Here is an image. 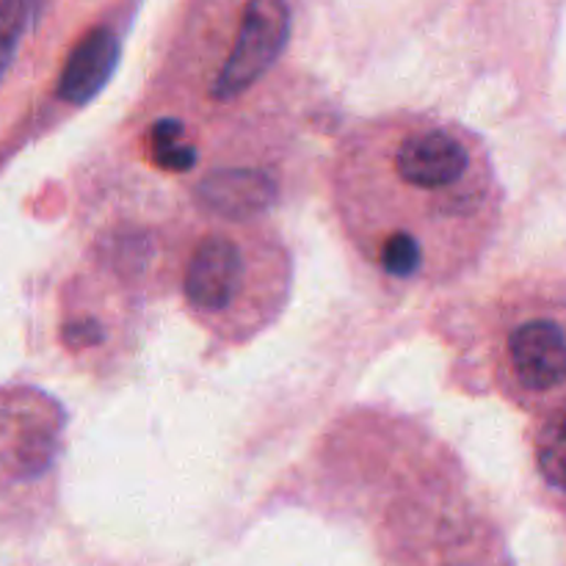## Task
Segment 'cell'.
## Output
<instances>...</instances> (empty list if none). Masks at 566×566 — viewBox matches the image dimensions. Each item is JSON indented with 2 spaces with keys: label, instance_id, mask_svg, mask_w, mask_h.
I'll return each mask as SVG.
<instances>
[{
  "label": "cell",
  "instance_id": "6da1fadb",
  "mask_svg": "<svg viewBox=\"0 0 566 566\" xmlns=\"http://www.w3.org/2000/svg\"><path fill=\"white\" fill-rule=\"evenodd\" d=\"M359 258L385 280L437 285L490 247L501 186L484 142L431 114H390L348 133L332 171Z\"/></svg>",
  "mask_w": 566,
  "mask_h": 566
},
{
  "label": "cell",
  "instance_id": "7a4b0ae2",
  "mask_svg": "<svg viewBox=\"0 0 566 566\" xmlns=\"http://www.w3.org/2000/svg\"><path fill=\"white\" fill-rule=\"evenodd\" d=\"M180 291L205 329L221 340H249L285 307L291 258L280 238L254 221H221L188 249Z\"/></svg>",
  "mask_w": 566,
  "mask_h": 566
},
{
  "label": "cell",
  "instance_id": "3957f363",
  "mask_svg": "<svg viewBox=\"0 0 566 566\" xmlns=\"http://www.w3.org/2000/svg\"><path fill=\"white\" fill-rule=\"evenodd\" d=\"M287 0H241L227 22H202L171 53L166 83L180 108L219 114L265 81L291 42Z\"/></svg>",
  "mask_w": 566,
  "mask_h": 566
},
{
  "label": "cell",
  "instance_id": "277c9868",
  "mask_svg": "<svg viewBox=\"0 0 566 566\" xmlns=\"http://www.w3.org/2000/svg\"><path fill=\"white\" fill-rule=\"evenodd\" d=\"M495 374L503 396L545 415L566 403V302L525 293L506 304L495 329Z\"/></svg>",
  "mask_w": 566,
  "mask_h": 566
},
{
  "label": "cell",
  "instance_id": "5b68a950",
  "mask_svg": "<svg viewBox=\"0 0 566 566\" xmlns=\"http://www.w3.org/2000/svg\"><path fill=\"white\" fill-rule=\"evenodd\" d=\"M64 412L39 390L0 392V434L11 440V470L36 479L53 464Z\"/></svg>",
  "mask_w": 566,
  "mask_h": 566
},
{
  "label": "cell",
  "instance_id": "8992f818",
  "mask_svg": "<svg viewBox=\"0 0 566 566\" xmlns=\"http://www.w3.org/2000/svg\"><path fill=\"white\" fill-rule=\"evenodd\" d=\"M280 188L263 169H221L197 182V199L221 221H254L274 208Z\"/></svg>",
  "mask_w": 566,
  "mask_h": 566
},
{
  "label": "cell",
  "instance_id": "52a82bcc",
  "mask_svg": "<svg viewBox=\"0 0 566 566\" xmlns=\"http://www.w3.org/2000/svg\"><path fill=\"white\" fill-rule=\"evenodd\" d=\"M122 44L111 28L97 25L77 39L59 75V97L66 105H86L105 88L119 64Z\"/></svg>",
  "mask_w": 566,
  "mask_h": 566
},
{
  "label": "cell",
  "instance_id": "ba28073f",
  "mask_svg": "<svg viewBox=\"0 0 566 566\" xmlns=\"http://www.w3.org/2000/svg\"><path fill=\"white\" fill-rule=\"evenodd\" d=\"M142 144L149 164L160 171H169V175H186L199 160V147L191 130L186 127V122L175 119V116L155 119L144 133Z\"/></svg>",
  "mask_w": 566,
  "mask_h": 566
},
{
  "label": "cell",
  "instance_id": "9c48e42d",
  "mask_svg": "<svg viewBox=\"0 0 566 566\" xmlns=\"http://www.w3.org/2000/svg\"><path fill=\"white\" fill-rule=\"evenodd\" d=\"M534 459L542 481L566 495V403L539 415L534 429Z\"/></svg>",
  "mask_w": 566,
  "mask_h": 566
},
{
  "label": "cell",
  "instance_id": "30bf717a",
  "mask_svg": "<svg viewBox=\"0 0 566 566\" xmlns=\"http://www.w3.org/2000/svg\"><path fill=\"white\" fill-rule=\"evenodd\" d=\"M48 0H0V81Z\"/></svg>",
  "mask_w": 566,
  "mask_h": 566
},
{
  "label": "cell",
  "instance_id": "8fae6325",
  "mask_svg": "<svg viewBox=\"0 0 566 566\" xmlns=\"http://www.w3.org/2000/svg\"><path fill=\"white\" fill-rule=\"evenodd\" d=\"M61 340L72 352H83V348H97L105 343V329L97 318L92 315H77V318L66 321L61 329Z\"/></svg>",
  "mask_w": 566,
  "mask_h": 566
}]
</instances>
